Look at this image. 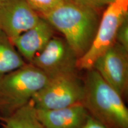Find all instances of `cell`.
Masks as SVG:
<instances>
[{
    "mask_svg": "<svg viewBox=\"0 0 128 128\" xmlns=\"http://www.w3.org/2000/svg\"><path fill=\"white\" fill-rule=\"evenodd\" d=\"M49 77L27 63L0 80V117L8 118L29 103L47 84Z\"/></svg>",
    "mask_w": 128,
    "mask_h": 128,
    "instance_id": "cell-3",
    "label": "cell"
},
{
    "mask_svg": "<svg viewBox=\"0 0 128 128\" xmlns=\"http://www.w3.org/2000/svg\"><path fill=\"white\" fill-rule=\"evenodd\" d=\"M0 123L2 128H46L37 118L32 100Z\"/></svg>",
    "mask_w": 128,
    "mask_h": 128,
    "instance_id": "cell-12",
    "label": "cell"
},
{
    "mask_svg": "<svg viewBox=\"0 0 128 128\" xmlns=\"http://www.w3.org/2000/svg\"><path fill=\"white\" fill-rule=\"evenodd\" d=\"M82 104L90 116L106 128H128V109L124 99L94 69L83 79Z\"/></svg>",
    "mask_w": 128,
    "mask_h": 128,
    "instance_id": "cell-2",
    "label": "cell"
},
{
    "mask_svg": "<svg viewBox=\"0 0 128 128\" xmlns=\"http://www.w3.org/2000/svg\"><path fill=\"white\" fill-rule=\"evenodd\" d=\"M93 69L124 100L128 94V49L116 42L96 60Z\"/></svg>",
    "mask_w": 128,
    "mask_h": 128,
    "instance_id": "cell-7",
    "label": "cell"
},
{
    "mask_svg": "<svg viewBox=\"0 0 128 128\" xmlns=\"http://www.w3.org/2000/svg\"><path fill=\"white\" fill-rule=\"evenodd\" d=\"M40 17L63 34L78 60L92 45L100 21L98 10L71 0Z\"/></svg>",
    "mask_w": 128,
    "mask_h": 128,
    "instance_id": "cell-1",
    "label": "cell"
},
{
    "mask_svg": "<svg viewBox=\"0 0 128 128\" xmlns=\"http://www.w3.org/2000/svg\"><path fill=\"white\" fill-rule=\"evenodd\" d=\"M71 1L86 7L98 10L102 8L107 7L114 0H71Z\"/></svg>",
    "mask_w": 128,
    "mask_h": 128,
    "instance_id": "cell-15",
    "label": "cell"
},
{
    "mask_svg": "<svg viewBox=\"0 0 128 128\" xmlns=\"http://www.w3.org/2000/svg\"><path fill=\"white\" fill-rule=\"evenodd\" d=\"M80 128H106L101 123L90 116L86 123Z\"/></svg>",
    "mask_w": 128,
    "mask_h": 128,
    "instance_id": "cell-16",
    "label": "cell"
},
{
    "mask_svg": "<svg viewBox=\"0 0 128 128\" xmlns=\"http://www.w3.org/2000/svg\"><path fill=\"white\" fill-rule=\"evenodd\" d=\"M26 64L11 40L0 30V80Z\"/></svg>",
    "mask_w": 128,
    "mask_h": 128,
    "instance_id": "cell-11",
    "label": "cell"
},
{
    "mask_svg": "<svg viewBox=\"0 0 128 128\" xmlns=\"http://www.w3.org/2000/svg\"><path fill=\"white\" fill-rule=\"evenodd\" d=\"M40 18L26 0L0 1V30L11 40L34 27Z\"/></svg>",
    "mask_w": 128,
    "mask_h": 128,
    "instance_id": "cell-8",
    "label": "cell"
},
{
    "mask_svg": "<svg viewBox=\"0 0 128 128\" xmlns=\"http://www.w3.org/2000/svg\"><path fill=\"white\" fill-rule=\"evenodd\" d=\"M116 40V42L128 49V17L123 21L118 28Z\"/></svg>",
    "mask_w": 128,
    "mask_h": 128,
    "instance_id": "cell-14",
    "label": "cell"
},
{
    "mask_svg": "<svg viewBox=\"0 0 128 128\" xmlns=\"http://www.w3.org/2000/svg\"><path fill=\"white\" fill-rule=\"evenodd\" d=\"M128 17V0H114L103 12L92 45L77 60L78 70L93 68L96 60L116 42L118 28Z\"/></svg>",
    "mask_w": 128,
    "mask_h": 128,
    "instance_id": "cell-4",
    "label": "cell"
},
{
    "mask_svg": "<svg viewBox=\"0 0 128 128\" xmlns=\"http://www.w3.org/2000/svg\"><path fill=\"white\" fill-rule=\"evenodd\" d=\"M28 5L42 17L60 7L67 0H26Z\"/></svg>",
    "mask_w": 128,
    "mask_h": 128,
    "instance_id": "cell-13",
    "label": "cell"
},
{
    "mask_svg": "<svg viewBox=\"0 0 128 128\" xmlns=\"http://www.w3.org/2000/svg\"><path fill=\"white\" fill-rule=\"evenodd\" d=\"M1 117H0V122H1Z\"/></svg>",
    "mask_w": 128,
    "mask_h": 128,
    "instance_id": "cell-17",
    "label": "cell"
},
{
    "mask_svg": "<svg viewBox=\"0 0 128 128\" xmlns=\"http://www.w3.org/2000/svg\"><path fill=\"white\" fill-rule=\"evenodd\" d=\"M1 1V0H0V1Z\"/></svg>",
    "mask_w": 128,
    "mask_h": 128,
    "instance_id": "cell-18",
    "label": "cell"
},
{
    "mask_svg": "<svg viewBox=\"0 0 128 128\" xmlns=\"http://www.w3.org/2000/svg\"><path fill=\"white\" fill-rule=\"evenodd\" d=\"M78 58L64 38L53 37L30 64L49 78L77 72Z\"/></svg>",
    "mask_w": 128,
    "mask_h": 128,
    "instance_id": "cell-6",
    "label": "cell"
},
{
    "mask_svg": "<svg viewBox=\"0 0 128 128\" xmlns=\"http://www.w3.org/2000/svg\"><path fill=\"white\" fill-rule=\"evenodd\" d=\"M38 119L46 128H80L89 113L81 103L52 110L35 108Z\"/></svg>",
    "mask_w": 128,
    "mask_h": 128,
    "instance_id": "cell-10",
    "label": "cell"
},
{
    "mask_svg": "<svg viewBox=\"0 0 128 128\" xmlns=\"http://www.w3.org/2000/svg\"><path fill=\"white\" fill-rule=\"evenodd\" d=\"M84 87L77 72L49 78L32 98L36 109L52 110L82 104Z\"/></svg>",
    "mask_w": 128,
    "mask_h": 128,
    "instance_id": "cell-5",
    "label": "cell"
},
{
    "mask_svg": "<svg viewBox=\"0 0 128 128\" xmlns=\"http://www.w3.org/2000/svg\"><path fill=\"white\" fill-rule=\"evenodd\" d=\"M54 36V28L41 17L36 25L11 41L24 60L30 64Z\"/></svg>",
    "mask_w": 128,
    "mask_h": 128,
    "instance_id": "cell-9",
    "label": "cell"
}]
</instances>
